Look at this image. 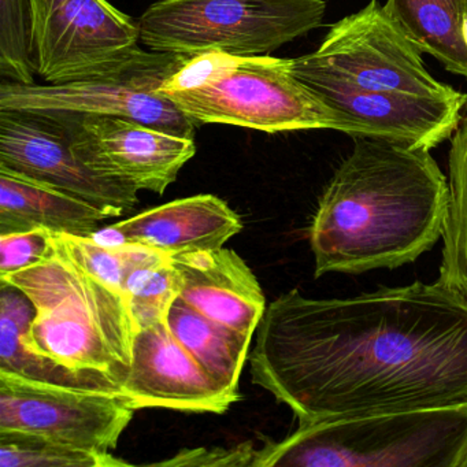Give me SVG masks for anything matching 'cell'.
Listing matches in <instances>:
<instances>
[{"mask_svg": "<svg viewBox=\"0 0 467 467\" xmlns=\"http://www.w3.org/2000/svg\"><path fill=\"white\" fill-rule=\"evenodd\" d=\"M255 385L303 423L467 401V299L444 284L348 299L286 292L250 354Z\"/></svg>", "mask_w": 467, "mask_h": 467, "instance_id": "obj_1", "label": "cell"}, {"mask_svg": "<svg viewBox=\"0 0 467 467\" xmlns=\"http://www.w3.org/2000/svg\"><path fill=\"white\" fill-rule=\"evenodd\" d=\"M311 221L316 278L417 261L442 234L448 179L429 150L354 138Z\"/></svg>", "mask_w": 467, "mask_h": 467, "instance_id": "obj_2", "label": "cell"}, {"mask_svg": "<svg viewBox=\"0 0 467 467\" xmlns=\"http://www.w3.org/2000/svg\"><path fill=\"white\" fill-rule=\"evenodd\" d=\"M53 247L40 264L0 275V283L17 288L34 306L24 346L78 379L119 390L138 333L130 303L54 242Z\"/></svg>", "mask_w": 467, "mask_h": 467, "instance_id": "obj_3", "label": "cell"}, {"mask_svg": "<svg viewBox=\"0 0 467 467\" xmlns=\"http://www.w3.org/2000/svg\"><path fill=\"white\" fill-rule=\"evenodd\" d=\"M160 92L196 127L234 125L265 133L333 130L360 138L354 121L292 75L289 59L218 51L196 54Z\"/></svg>", "mask_w": 467, "mask_h": 467, "instance_id": "obj_4", "label": "cell"}, {"mask_svg": "<svg viewBox=\"0 0 467 467\" xmlns=\"http://www.w3.org/2000/svg\"><path fill=\"white\" fill-rule=\"evenodd\" d=\"M467 401L303 423L256 451L253 467H459Z\"/></svg>", "mask_w": 467, "mask_h": 467, "instance_id": "obj_5", "label": "cell"}, {"mask_svg": "<svg viewBox=\"0 0 467 467\" xmlns=\"http://www.w3.org/2000/svg\"><path fill=\"white\" fill-rule=\"evenodd\" d=\"M325 0H157L138 20L154 53L269 56L324 26Z\"/></svg>", "mask_w": 467, "mask_h": 467, "instance_id": "obj_6", "label": "cell"}, {"mask_svg": "<svg viewBox=\"0 0 467 467\" xmlns=\"http://www.w3.org/2000/svg\"><path fill=\"white\" fill-rule=\"evenodd\" d=\"M190 58L139 50L130 59L86 80L20 84L4 80L0 110L67 111L122 117L173 135L195 139L196 125L160 88Z\"/></svg>", "mask_w": 467, "mask_h": 467, "instance_id": "obj_7", "label": "cell"}, {"mask_svg": "<svg viewBox=\"0 0 467 467\" xmlns=\"http://www.w3.org/2000/svg\"><path fill=\"white\" fill-rule=\"evenodd\" d=\"M333 80L365 92L453 98L461 92L426 69L422 51L398 28L379 0L332 26L318 50L302 57Z\"/></svg>", "mask_w": 467, "mask_h": 467, "instance_id": "obj_8", "label": "cell"}, {"mask_svg": "<svg viewBox=\"0 0 467 467\" xmlns=\"http://www.w3.org/2000/svg\"><path fill=\"white\" fill-rule=\"evenodd\" d=\"M136 409L119 389L76 387L0 370V431L111 452Z\"/></svg>", "mask_w": 467, "mask_h": 467, "instance_id": "obj_9", "label": "cell"}, {"mask_svg": "<svg viewBox=\"0 0 467 467\" xmlns=\"http://www.w3.org/2000/svg\"><path fill=\"white\" fill-rule=\"evenodd\" d=\"M36 75L65 84L103 75L140 47L138 20L109 0H31Z\"/></svg>", "mask_w": 467, "mask_h": 467, "instance_id": "obj_10", "label": "cell"}, {"mask_svg": "<svg viewBox=\"0 0 467 467\" xmlns=\"http://www.w3.org/2000/svg\"><path fill=\"white\" fill-rule=\"evenodd\" d=\"M0 168L88 202L110 218L139 203L136 188L80 160L62 111L0 110Z\"/></svg>", "mask_w": 467, "mask_h": 467, "instance_id": "obj_11", "label": "cell"}, {"mask_svg": "<svg viewBox=\"0 0 467 467\" xmlns=\"http://www.w3.org/2000/svg\"><path fill=\"white\" fill-rule=\"evenodd\" d=\"M73 149L103 176L163 195L196 154L195 139L122 117L67 113Z\"/></svg>", "mask_w": 467, "mask_h": 467, "instance_id": "obj_12", "label": "cell"}, {"mask_svg": "<svg viewBox=\"0 0 467 467\" xmlns=\"http://www.w3.org/2000/svg\"><path fill=\"white\" fill-rule=\"evenodd\" d=\"M295 78L322 100L354 121L360 138L381 139L414 149H436L453 136L462 121L467 94L453 98H420L365 92L344 86L299 58L289 59Z\"/></svg>", "mask_w": 467, "mask_h": 467, "instance_id": "obj_13", "label": "cell"}, {"mask_svg": "<svg viewBox=\"0 0 467 467\" xmlns=\"http://www.w3.org/2000/svg\"><path fill=\"white\" fill-rule=\"evenodd\" d=\"M119 392L139 409L223 414L242 395L218 384L180 344L168 321L138 330L132 366Z\"/></svg>", "mask_w": 467, "mask_h": 467, "instance_id": "obj_14", "label": "cell"}, {"mask_svg": "<svg viewBox=\"0 0 467 467\" xmlns=\"http://www.w3.org/2000/svg\"><path fill=\"white\" fill-rule=\"evenodd\" d=\"M182 277L180 297L207 318L254 336L266 299L244 259L234 250L190 251L171 255Z\"/></svg>", "mask_w": 467, "mask_h": 467, "instance_id": "obj_15", "label": "cell"}, {"mask_svg": "<svg viewBox=\"0 0 467 467\" xmlns=\"http://www.w3.org/2000/svg\"><path fill=\"white\" fill-rule=\"evenodd\" d=\"M124 244L138 243L169 256L217 250L243 231L239 215L214 195L177 199L114 223Z\"/></svg>", "mask_w": 467, "mask_h": 467, "instance_id": "obj_16", "label": "cell"}, {"mask_svg": "<svg viewBox=\"0 0 467 467\" xmlns=\"http://www.w3.org/2000/svg\"><path fill=\"white\" fill-rule=\"evenodd\" d=\"M108 218L88 202L0 168V234L47 229L89 237Z\"/></svg>", "mask_w": 467, "mask_h": 467, "instance_id": "obj_17", "label": "cell"}, {"mask_svg": "<svg viewBox=\"0 0 467 467\" xmlns=\"http://www.w3.org/2000/svg\"><path fill=\"white\" fill-rule=\"evenodd\" d=\"M384 9L422 54L467 78V0H387Z\"/></svg>", "mask_w": 467, "mask_h": 467, "instance_id": "obj_18", "label": "cell"}, {"mask_svg": "<svg viewBox=\"0 0 467 467\" xmlns=\"http://www.w3.org/2000/svg\"><path fill=\"white\" fill-rule=\"evenodd\" d=\"M174 337L213 379L240 395L239 381L253 336L207 318L177 297L168 314Z\"/></svg>", "mask_w": 467, "mask_h": 467, "instance_id": "obj_19", "label": "cell"}, {"mask_svg": "<svg viewBox=\"0 0 467 467\" xmlns=\"http://www.w3.org/2000/svg\"><path fill=\"white\" fill-rule=\"evenodd\" d=\"M440 283L467 299V114L451 140Z\"/></svg>", "mask_w": 467, "mask_h": 467, "instance_id": "obj_20", "label": "cell"}, {"mask_svg": "<svg viewBox=\"0 0 467 467\" xmlns=\"http://www.w3.org/2000/svg\"><path fill=\"white\" fill-rule=\"evenodd\" d=\"M0 370L76 387L108 388L78 379L67 368L29 354L24 337L34 319V306L15 286L0 283Z\"/></svg>", "mask_w": 467, "mask_h": 467, "instance_id": "obj_21", "label": "cell"}, {"mask_svg": "<svg viewBox=\"0 0 467 467\" xmlns=\"http://www.w3.org/2000/svg\"><path fill=\"white\" fill-rule=\"evenodd\" d=\"M53 242L86 272L124 296L128 278L133 273L169 258L168 254L138 243L106 247L91 236L62 234H54Z\"/></svg>", "mask_w": 467, "mask_h": 467, "instance_id": "obj_22", "label": "cell"}, {"mask_svg": "<svg viewBox=\"0 0 467 467\" xmlns=\"http://www.w3.org/2000/svg\"><path fill=\"white\" fill-rule=\"evenodd\" d=\"M128 464L111 452L83 450L36 434L0 431V467H119Z\"/></svg>", "mask_w": 467, "mask_h": 467, "instance_id": "obj_23", "label": "cell"}, {"mask_svg": "<svg viewBox=\"0 0 467 467\" xmlns=\"http://www.w3.org/2000/svg\"><path fill=\"white\" fill-rule=\"evenodd\" d=\"M182 289V277L171 256L151 266L141 267L128 278L125 296L136 329L166 322L169 310Z\"/></svg>", "mask_w": 467, "mask_h": 467, "instance_id": "obj_24", "label": "cell"}, {"mask_svg": "<svg viewBox=\"0 0 467 467\" xmlns=\"http://www.w3.org/2000/svg\"><path fill=\"white\" fill-rule=\"evenodd\" d=\"M0 73L4 80L36 84L31 0H0Z\"/></svg>", "mask_w": 467, "mask_h": 467, "instance_id": "obj_25", "label": "cell"}, {"mask_svg": "<svg viewBox=\"0 0 467 467\" xmlns=\"http://www.w3.org/2000/svg\"><path fill=\"white\" fill-rule=\"evenodd\" d=\"M53 234L47 229L0 234V275H12L45 261L54 248Z\"/></svg>", "mask_w": 467, "mask_h": 467, "instance_id": "obj_26", "label": "cell"}, {"mask_svg": "<svg viewBox=\"0 0 467 467\" xmlns=\"http://www.w3.org/2000/svg\"><path fill=\"white\" fill-rule=\"evenodd\" d=\"M256 448L251 442H243L236 447L187 448L168 461L155 463V466H254Z\"/></svg>", "mask_w": 467, "mask_h": 467, "instance_id": "obj_27", "label": "cell"}, {"mask_svg": "<svg viewBox=\"0 0 467 467\" xmlns=\"http://www.w3.org/2000/svg\"><path fill=\"white\" fill-rule=\"evenodd\" d=\"M459 467H467V447L464 450L463 455H462L461 462H459Z\"/></svg>", "mask_w": 467, "mask_h": 467, "instance_id": "obj_28", "label": "cell"}]
</instances>
